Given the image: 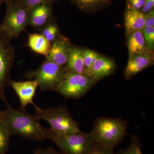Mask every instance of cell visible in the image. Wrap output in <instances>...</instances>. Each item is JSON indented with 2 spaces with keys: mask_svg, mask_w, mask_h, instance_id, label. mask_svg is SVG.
<instances>
[{
  "mask_svg": "<svg viewBox=\"0 0 154 154\" xmlns=\"http://www.w3.org/2000/svg\"><path fill=\"white\" fill-rule=\"evenodd\" d=\"M114 147L96 143L93 146L88 154H114Z\"/></svg>",
  "mask_w": 154,
  "mask_h": 154,
  "instance_id": "obj_24",
  "label": "cell"
},
{
  "mask_svg": "<svg viewBox=\"0 0 154 154\" xmlns=\"http://www.w3.org/2000/svg\"><path fill=\"white\" fill-rule=\"evenodd\" d=\"M33 154H63L61 152H57L53 147L42 149L37 148L33 152Z\"/></svg>",
  "mask_w": 154,
  "mask_h": 154,
  "instance_id": "obj_27",
  "label": "cell"
},
{
  "mask_svg": "<svg viewBox=\"0 0 154 154\" xmlns=\"http://www.w3.org/2000/svg\"><path fill=\"white\" fill-rule=\"evenodd\" d=\"M71 45L67 38L61 35L51 43L49 54L45 59L60 66H66Z\"/></svg>",
  "mask_w": 154,
  "mask_h": 154,
  "instance_id": "obj_11",
  "label": "cell"
},
{
  "mask_svg": "<svg viewBox=\"0 0 154 154\" xmlns=\"http://www.w3.org/2000/svg\"><path fill=\"white\" fill-rule=\"evenodd\" d=\"M127 122L122 117L113 118L101 116L94 122L90 132L96 143L115 147L122 142L127 132Z\"/></svg>",
  "mask_w": 154,
  "mask_h": 154,
  "instance_id": "obj_2",
  "label": "cell"
},
{
  "mask_svg": "<svg viewBox=\"0 0 154 154\" xmlns=\"http://www.w3.org/2000/svg\"><path fill=\"white\" fill-rule=\"evenodd\" d=\"M17 2L25 6L29 10L35 6L43 4H49L53 5L58 2L61 0H17Z\"/></svg>",
  "mask_w": 154,
  "mask_h": 154,
  "instance_id": "obj_25",
  "label": "cell"
},
{
  "mask_svg": "<svg viewBox=\"0 0 154 154\" xmlns=\"http://www.w3.org/2000/svg\"><path fill=\"white\" fill-rule=\"evenodd\" d=\"M54 19L55 18L53 15V5L40 4L30 9L28 26L33 27L38 32Z\"/></svg>",
  "mask_w": 154,
  "mask_h": 154,
  "instance_id": "obj_9",
  "label": "cell"
},
{
  "mask_svg": "<svg viewBox=\"0 0 154 154\" xmlns=\"http://www.w3.org/2000/svg\"><path fill=\"white\" fill-rule=\"evenodd\" d=\"M146 45L150 51L154 50V27H145L142 30Z\"/></svg>",
  "mask_w": 154,
  "mask_h": 154,
  "instance_id": "obj_23",
  "label": "cell"
},
{
  "mask_svg": "<svg viewBox=\"0 0 154 154\" xmlns=\"http://www.w3.org/2000/svg\"><path fill=\"white\" fill-rule=\"evenodd\" d=\"M80 11L94 13L111 5L113 0H69Z\"/></svg>",
  "mask_w": 154,
  "mask_h": 154,
  "instance_id": "obj_18",
  "label": "cell"
},
{
  "mask_svg": "<svg viewBox=\"0 0 154 154\" xmlns=\"http://www.w3.org/2000/svg\"><path fill=\"white\" fill-rule=\"evenodd\" d=\"M116 69V65L114 61L99 55L92 66L90 75L99 81L113 74Z\"/></svg>",
  "mask_w": 154,
  "mask_h": 154,
  "instance_id": "obj_14",
  "label": "cell"
},
{
  "mask_svg": "<svg viewBox=\"0 0 154 154\" xmlns=\"http://www.w3.org/2000/svg\"><path fill=\"white\" fill-rule=\"evenodd\" d=\"M35 110L36 118L47 121L58 134H70L80 131L79 123L72 117L66 104L45 109L37 107Z\"/></svg>",
  "mask_w": 154,
  "mask_h": 154,
  "instance_id": "obj_4",
  "label": "cell"
},
{
  "mask_svg": "<svg viewBox=\"0 0 154 154\" xmlns=\"http://www.w3.org/2000/svg\"><path fill=\"white\" fill-rule=\"evenodd\" d=\"M98 82V80L89 75L68 71L56 92L65 99H79Z\"/></svg>",
  "mask_w": 154,
  "mask_h": 154,
  "instance_id": "obj_7",
  "label": "cell"
},
{
  "mask_svg": "<svg viewBox=\"0 0 154 154\" xmlns=\"http://www.w3.org/2000/svg\"><path fill=\"white\" fill-rule=\"evenodd\" d=\"M38 33L43 35L51 44L61 35L56 19L45 25Z\"/></svg>",
  "mask_w": 154,
  "mask_h": 154,
  "instance_id": "obj_19",
  "label": "cell"
},
{
  "mask_svg": "<svg viewBox=\"0 0 154 154\" xmlns=\"http://www.w3.org/2000/svg\"><path fill=\"white\" fill-rule=\"evenodd\" d=\"M28 45L33 52L47 57L51 48V43L43 35L38 33H29Z\"/></svg>",
  "mask_w": 154,
  "mask_h": 154,
  "instance_id": "obj_17",
  "label": "cell"
},
{
  "mask_svg": "<svg viewBox=\"0 0 154 154\" xmlns=\"http://www.w3.org/2000/svg\"><path fill=\"white\" fill-rule=\"evenodd\" d=\"M10 86L14 89L19 97L21 107L25 108L28 104L33 105L35 108L38 107L33 102V97L38 87L36 81L28 80L24 82H17L12 80Z\"/></svg>",
  "mask_w": 154,
  "mask_h": 154,
  "instance_id": "obj_10",
  "label": "cell"
},
{
  "mask_svg": "<svg viewBox=\"0 0 154 154\" xmlns=\"http://www.w3.org/2000/svg\"><path fill=\"white\" fill-rule=\"evenodd\" d=\"M153 53L141 54L129 57L124 72L126 80H130L135 75L153 64Z\"/></svg>",
  "mask_w": 154,
  "mask_h": 154,
  "instance_id": "obj_12",
  "label": "cell"
},
{
  "mask_svg": "<svg viewBox=\"0 0 154 154\" xmlns=\"http://www.w3.org/2000/svg\"><path fill=\"white\" fill-rule=\"evenodd\" d=\"M66 67L69 71L87 75L84 66L82 49L71 45Z\"/></svg>",
  "mask_w": 154,
  "mask_h": 154,
  "instance_id": "obj_16",
  "label": "cell"
},
{
  "mask_svg": "<svg viewBox=\"0 0 154 154\" xmlns=\"http://www.w3.org/2000/svg\"><path fill=\"white\" fill-rule=\"evenodd\" d=\"M127 2L125 14V24L127 36L130 33L139 30H142L145 27V14L140 10L132 8Z\"/></svg>",
  "mask_w": 154,
  "mask_h": 154,
  "instance_id": "obj_13",
  "label": "cell"
},
{
  "mask_svg": "<svg viewBox=\"0 0 154 154\" xmlns=\"http://www.w3.org/2000/svg\"><path fill=\"white\" fill-rule=\"evenodd\" d=\"M144 14L145 19V26L146 27H154V9Z\"/></svg>",
  "mask_w": 154,
  "mask_h": 154,
  "instance_id": "obj_26",
  "label": "cell"
},
{
  "mask_svg": "<svg viewBox=\"0 0 154 154\" xmlns=\"http://www.w3.org/2000/svg\"><path fill=\"white\" fill-rule=\"evenodd\" d=\"M8 0H0V5L3 3H5Z\"/></svg>",
  "mask_w": 154,
  "mask_h": 154,
  "instance_id": "obj_30",
  "label": "cell"
},
{
  "mask_svg": "<svg viewBox=\"0 0 154 154\" xmlns=\"http://www.w3.org/2000/svg\"><path fill=\"white\" fill-rule=\"evenodd\" d=\"M0 122L7 127L11 136H19L34 141H42L46 139L35 114H30L24 107L16 109L8 105L7 109L0 111Z\"/></svg>",
  "mask_w": 154,
  "mask_h": 154,
  "instance_id": "obj_1",
  "label": "cell"
},
{
  "mask_svg": "<svg viewBox=\"0 0 154 154\" xmlns=\"http://www.w3.org/2000/svg\"><path fill=\"white\" fill-rule=\"evenodd\" d=\"M7 11L0 30L11 38H18L28 26L30 10L17 2L8 0Z\"/></svg>",
  "mask_w": 154,
  "mask_h": 154,
  "instance_id": "obj_6",
  "label": "cell"
},
{
  "mask_svg": "<svg viewBox=\"0 0 154 154\" xmlns=\"http://www.w3.org/2000/svg\"><path fill=\"white\" fill-rule=\"evenodd\" d=\"M12 38L0 30V99L10 105L6 99L5 92L12 81L11 69L15 62V48L12 46Z\"/></svg>",
  "mask_w": 154,
  "mask_h": 154,
  "instance_id": "obj_8",
  "label": "cell"
},
{
  "mask_svg": "<svg viewBox=\"0 0 154 154\" xmlns=\"http://www.w3.org/2000/svg\"><path fill=\"white\" fill-rule=\"evenodd\" d=\"M154 0H145L143 7L141 11L144 14L149 12L153 9Z\"/></svg>",
  "mask_w": 154,
  "mask_h": 154,
  "instance_id": "obj_29",
  "label": "cell"
},
{
  "mask_svg": "<svg viewBox=\"0 0 154 154\" xmlns=\"http://www.w3.org/2000/svg\"><path fill=\"white\" fill-rule=\"evenodd\" d=\"M127 2L134 9L140 10L143 7L145 0H127Z\"/></svg>",
  "mask_w": 154,
  "mask_h": 154,
  "instance_id": "obj_28",
  "label": "cell"
},
{
  "mask_svg": "<svg viewBox=\"0 0 154 154\" xmlns=\"http://www.w3.org/2000/svg\"><path fill=\"white\" fill-rule=\"evenodd\" d=\"M127 45L129 57L141 54L153 53L147 47L141 30L134 31L128 35Z\"/></svg>",
  "mask_w": 154,
  "mask_h": 154,
  "instance_id": "obj_15",
  "label": "cell"
},
{
  "mask_svg": "<svg viewBox=\"0 0 154 154\" xmlns=\"http://www.w3.org/2000/svg\"><path fill=\"white\" fill-rule=\"evenodd\" d=\"M68 70L66 66H60L45 59L38 68L26 72L24 77L34 80L42 91H56Z\"/></svg>",
  "mask_w": 154,
  "mask_h": 154,
  "instance_id": "obj_5",
  "label": "cell"
},
{
  "mask_svg": "<svg viewBox=\"0 0 154 154\" xmlns=\"http://www.w3.org/2000/svg\"><path fill=\"white\" fill-rule=\"evenodd\" d=\"M131 143L125 149H119L116 154H143L142 147V144L137 135L130 136Z\"/></svg>",
  "mask_w": 154,
  "mask_h": 154,
  "instance_id": "obj_20",
  "label": "cell"
},
{
  "mask_svg": "<svg viewBox=\"0 0 154 154\" xmlns=\"http://www.w3.org/2000/svg\"><path fill=\"white\" fill-rule=\"evenodd\" d=\"M11 136L7 127L0 122V154H6L8 152Z\"/></svg>",
  "mask_w": 154,
  "mask_h": 154,
  "instance_id": "obj_21",
  "label": "cell"
},
{
  "mask_svg": "<svg viewBox=\"0 0 154 154\" xmlns=\"http://www.w3.org/2000/svg\"><path fill=\"white\" fill-rule=\"evenodd\" d=\"M42 129L46 136L59 148L63 154H88L96 143L90 133L81 131L68 135H59L51 128Z\"/></svg>",
  "mask_w": 154,
  "mask_h": 154,
  "instance_id": "obj_3",
  "label": "cell"
},
{
  "mask_svg": "<svg viewBox=\"0 0 154 154\" xmlns=\"http://www.w3.org/2000/svg\"><path fill=\"white\" fill-rule=\"evenodd\" d=\"M83 60L86 74L91 76V71L92 66L97 60L99 54L90 49H82Z\"/></svg>",
  "mask_w": 154,
  "mask_h": 154,
  "instance_id": "obj_22",
  "label": "cell"
}]
</instances>
